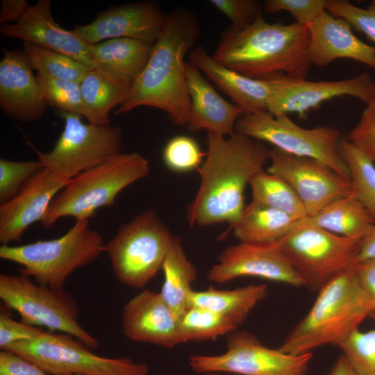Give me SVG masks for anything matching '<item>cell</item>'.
I'll return each mask as SVG.
<instances>
[{
    "mask_svg": "<svg viewBox=\"0 0 375 375\" xmlns=\"http://www.w3.org/2000/svg\"><path fill=\"white\" fill-rule=\"evenodd\" d=\"M185 78L190 107L187 128L192 132L205 130L207 133L229 136L243 111L235 103L223 99L191 62H186Z\"/></svg>",
    "mask_w": 375,
    "mask_h": 375,
    "instance_id": "obj_23",
    "label": "cell"
},
{
    "mask_svg": "<svg viewBox=\"0 0 375 375\" xmlns=\"http://www.w3.org/2000/svg\"><path fill=\"white\" fill-rule=\"evenodd\" d=\"M10 309L3 306L0 311V349L22 341L29 340L44 330L24 322H17L10 314Z\"/></svg>",
    "mask_w": 375,
    "mask_h": 375,
    "instance_id": "obj_43",
    "label": "cell"
},
{
    "mask_svg": "<svg viewBox=\"0 0 375 375\" xmlns=\"http://www.w3.org/2000/svg\"><path fill=\"white\" fill-rule=\"evenodd\" d=\"M328 375H357L343 355L333 365Z\"/></svg>",
    "mask_w": 375,
    "mask_h": 375,
    "instance_id": "obj_48",
    "label": "cell"
},
{
    "mask_svg": "<svg viewBox=\"0 0 375 375\" xmlns=\"http://www.w3.org/2000/svg\"><path fill=\"white\" fill-rule=\"evenodd\" d=\"M297 221L292 231L276 243L304 286L319 291L332 278L354 265L359 240Z\"/></svg>",
    "mask_w": 375,
    "mask_h": 375,
    "instance_id": "obj_11",
    "label": "cell"
},
{
    "mask_svg": "<svg viewBox=\"0 0 375 375\" xmlns=\"http://www.w3.org/2000/svg\"><path fill=\"white\" fill-rule=\"evenodd\" d=\"M101 235L90 228L89 219L76 220L62 236L19 245H1L0 258L19 265L21 274L39 285L64 288L67 278L104 252Z\"/></svg>",
    "mask_w": 375,
    "mask_h": 375,
    "instance_id": "obj_6",
    "label": "cell"
},
{
    "mask_svg": "<svg viewBox=\"0 0 375 375\" xmlns=\"http://www.w3.org/2000/svg\"><path fill=\"white\" fill-rule=\"evenodd\" d=\"M65 180L43 167L10 200L0 203V242L21 241L24 232L42 219L51 202L66 185Z\"/></svg>",
    "mask_w": 375,
    "mask_h": 375,
    "instance_id": "obj_18",
    "label": "cell"
},
{
    "mask_svg": "<svg viewBox=\"0 0 375 375\" xmlns=\"http://www.w3.org/2000/svg\"><path fill=\"white\" fill-rule=\"evenodd\" d=\"M308 42L307 26L296 22L271 24L260 17L246 27L230 28L212 57L225 67L255 79L278 74L306 78L311 66Z\"/></svg>",
    "mask_w": 375,
    "mask_h": 375,
    "instance_id": "obj_3",
    "label": "cell"
},
{
    "mask_svg": "<svg viewBox=\"0 0 375 375\" xmlns=\"http://www.w3.org/2000/svg\"><path fill=\"white\" fill-rule=\"evenodd\" d=\"M340 151L349 169L352 195L375 219V163L345 138Z\"/></svg>",
    "mask_w": 375,
    "mask_h": 375,
    "instance_id": "obj_32",
    "label": "cell"
},
{
    "mask_svg": "<svg viewBox=\"0 0 375 375\" xmlns=\"http://www.w3.org/2000/svg\"><path fill=\"white\" fill-rule=\"evenodd\" d=\"M375 322V310L372 311L369 316Z\"/></svg>",
    "mask_w": 375,
    "mask_h": 375,
    "instance_id": "obj_49",
    "label": "cell"
},
{
    "mask_svg": "<svg viewBox=\"0 0 375 375\" xmlns=\"http://www.w3.org/2000/svg\"><path fill=\"white\" fill-rule=\"evenodd\" d=\"M199 34L198 20L190 11L180 8L167 14L147 65L115 115L149 106L165 112L173 124L186 126L190 101L184 58Z\"/></svg>",
    "mask_w": 375,
    "mask_h": 375,
    "instance_id": "obj_2",
    "label": "cell"
},
{
    "mask_svg": "<svg viewBox=\"0 0 375 375\" xmlns=\"http://www.w3.org/2000/svg\"><path fill=\"white\" fill-rule=\"evenodd\" d=\"M312 356L311 352L291 354L268 348L253 335L240 331L228 337L224 353L191 355L189 365L197 373L306 375Z\"/></svg>",
    "mask_w": 375,
    "mask_h": 375,
    "instance_id": "obj_13",
    "label": "cell"
},
{
    "mask_svg": "<svg viewBox=\"0 0 375 375\" xmlns=\"http://www.w3.org/2000/svg\"><path fill=\"white\" fill-rule=\"evenodd\" d=\"M36 78L41 95L47 105L56 108L60 112L83 117L80 83L39 73H37Z\"/></svg>",
    "mask_w": 375,
    "mask_h": 375,
    "instance_id": "obj_35",
    "label": "cell"
},
{
    "mask_svg": "<svg viewBox=\"0 0 375 375\" xmlns=\"http://www.w3.org/2000/svg\"><path fill=\"white\" fill-rule=\"evenodd\" d=\"M206 375H221V374H218V373H208V374H206Z\"/></svg>",
    "mask_w": 375,
    "mask_h": 375,
    "instance_id": "obj_50",
    "label": "cell"
},
{
    "mask_svg": "<svg viewBox=\"0 0 375 375\" xmlns=\"http://www.w3.org/2000/svg\"><path fill=\"white\" fill-rule=\"evenodd\" d=\"M326 10L342 18L374 43L375 49V0L367 8H360L347 0H327Z\"/></svg>",
    "mask_w": 375,
    "mask_h": 375,
    "instance_id": "obj_39",
    "label": "cell"
},
{
    "mask_svg": "<svg viewBox=\"0 0 375 375\" xmlns=\"http://www.w3.org/2000/svg\"><path fill=\"white\" fill-rule=\"evenodd\" d=\"M0 106L19 122L40 119L47 108L24 51L2 49Z\"/></svg>",
    "mask_w": 375,
    "mask_h": 375,
    "instance_id": "obj_22",
    "label": "cell"
},
{
    "mask_svg": "<svg viewBox=\"0 0 375 375\" xmlns=\"http://www.w3.org/2000/svg\"><path fill=\"white\" fill-rule=\"evenodd\" d=\"M269 85L267 112L274 117L294 112L300 117L322 103L349 96L366 105L375 99V80L367 72L336 81H308L278 74L266 78Z\"/></svg>",
    "mask_w": 375,
    "mask_h": 375,
    "instance_id": "obj_14",
    "label": "cell"
},
{
    "mask_svg": "<svg viewBox=\"0 0 375 375\" xmlns=\"http://www.w3.org/2000/svg\"><path fill=\"white\" fill-rule=\"evenodd\" d=\"M373 258H375V221L358 242L355 264Z\"/></svg>",
    "mask_w": 375,
    "mask_h": 375,
    "instance_id": "obj_47",
    "label": "cell"
},
{
    "mask_svg": "<svg viewBox=\"0 0 375 375\" xmlns=\"http://www.w3.org/2000/svg\"><path fill=\"white\" fill-rule=\"evenodd\" d=\"M50 0H40L31 6L23 17L15 24H2L0 33L5 37L22 40L67 55L90 69L95 68L90 55V44L74 31L62 28L53 19Z\"/></svg>",
    "mask_w": 375,
    "mask_h": 375,
    "instance_id": "obj_19",
    "label": "cell"
},
{
    "mask_svg": "<svg viewBox=\"0 0 375 375\" xmlns=\"http://www.w3.org/2000/svg\"><path fill=\"white\" fill-rule=\"evenodd\" d=\"M153 44L130 38H113L90 44L95 68L133 83L147 65Z\"/></svg>",
    "mask_w": 375,
    "mask_h": 375,
    "instance_id": "obj_25",
    "label": "cell"
},
{
    "mask_svg": "<svg viewBox=\"0 0 375 375\" xmlns=\"http://www.w3.org/2000/svg\"><path fill=\"white\" fill-rule=\"evenodd\" d=\"M338 347L357 375H375V328H356Z\"/></svg>",
    "mask_w": 375,
    "mask_h": 375,
    "instance_id": "obj_36",
    "label": "cell"
},
{
    "mask_svg": "<svg viewBox=\"0 0 375 375\" xmlns=\"http://www.w3.org/2000/svg\"><path fill=\"white\" fill-rule=\"evenodd\" d=\"M297 221L283 212L251 201L231 230L240 242L268 244L285 237Z\"/></svg>",
    "mask_w": 375,
    "mask_h": 375,
    "instance_id": "obj_30",
    "label": "cell"
},
{
    "mask_svg": "<svg viewBox=\"0 0 375 375\" xmlns=\"http://www.w3.org/2000/svg\"><path fill=\"white\" fill-rule=\"evenodd\" d=\"M375 219L353 195L338 199L297 223L315 226L344 238L360 240Z\"/></svg>",
    "mask_w": 375,
    "mask_h": 375,
    "instance_id": "obj_27",
    "label": "cell"
},
{
    "mask_svg": "<svg viewBox=\"0 0 375 375\" xmlns=\"http://www.w3.org/2000/svg\"><path fill=\"white\" fill-rule=\"evenodd\" d=\"M24 46L31 67L39 74L81 83L92 69L61 53L28 42H24Z\"/></svg>",
    "mask_w": 375,
    "mask_h": 375,
    "instance_id": "obj_33",
    "label": "cell"
},
{
    "mask_svg": "<svg viewBox=\"0 0 375 375\" xmlns=\"http://www.w3.org/2000/svg\"><path fill=\"white\" fill-rule=\"evenodd\" d=\"M267 294V288L265 284L226 290L209 287L203 291L192 290L190 304V307L204 308L217 312L238 326Z\"/></svg>",
    "mask_w": 375,
    "mask_h": 375,
    "instance_id": "obj_29",
    "label": "cell"
},
{
    "mask_svg": "<svg viewBox=\"0 0 375 375\" xmlns=\"http://www.w3.org/2000/svg\"><path fill=\"white\" fill-rule=\"evenodd\" d=\"M327 0H266L263 10L269 14L281 11L290 12L296 23L308 26L326 10Z\"/></svg>",
    "mask_w": 375,
    "mask_h": 375,
    "instance_id": "obj_40",
    "label": "cell"
},
{
    "mask_svg": "<svg viewBox=\"0 0 375 375\" xmlns=\"http://www.w3.org/2000/svg\"><path fill=\"white\" fill-rule=\"evenodd\" d=\"M122 329L131 341L171 348L181 344L179 320L160 292L143 289L124 306Z\"/></svg>",
    "mask_w": 375,
    "mask_h": 375,
    "instance_id": "obj_20",
    "label": "cell"
},
{
    "mask_svg": "<svg viewBox=\"0 0 375 375\" xmlns=\"http://www.w3.org/2000/svg\"><path fill=\"white\" fill-rule=\"evenodd\" d=\"M207 151L198 169L199 189L187 209L190 227L227 223L230 231L245 208L244 191L265 169L270 149L265 143L235 132L207 133Z\"/></svg>",
    "mask_w": 375,
    "mask_h": 375,
    "instance_id": "obj_1",
    "label": "cell"
},
{
    "mask_svg": "<svg viewBox=\"0 0 375 375\" xmlns=\"http://www.w3.org/2000/svg\"><path fill=\"white\" fill-rule=\"evenodd\" d=\"M237 327L217 312L192 306L179 319L181 342L214 340L233 332Z\"/></svg>",
    "mask_w": 375,
    "mask_h": 375,
    "instance_id": "obj_34",
    "label": "cell"
},
{
    "mask_svg": "<svg viewBox=\"0 0 375 375\" xmlns=\"http://www.w3.org/2000/svg\"><path fill=\"white\" fill-rule=\"evenodd\" d=\"M269 162L266 170L283 178L292 188L307 216L315 215L338 199L352 195L349 179L316 160L272 147Z\"/></svg>",
    "mask_w": 375,
    "mask_h": 375,
    "instance_id": "obj_15",
    "label": "cell"
},
{
    "mask_svg": "<svg viewBox=\"0 0 375 375\" xmlns=\"http://www.w3.org/2000/svg\"><path fill=\"white\" fill-rule=\"evenodd\" d=\"M374 310L375 305L361 288L352 267L320 288L308 312L278 349L300 354L324 345L338 346Z\"/></svg>",
    "mask_w": 375,
    "mask_h": 375,
    "instance_id": "obj_4",
    "label": "cell"
},
{
    "mask_svg": "<svg viewBox=\"0 0 375 375\" xmlns=\"http://www.w3.org/2000/svg\"><path fill=\"white\" fill-rule=\"evenodd\" d=\"M0 299L4 306L18 312L24 323L69 334L90 349L99 346V341L81 325L78 305L64 288L39 285L23 274H1Z\"/></svg>",
    "mask_w": 375,
    "mask_h": 375,
    "instance_id": "obj_8",
    "label": "cell"
},
{
    "mask_svg": "<svg viewBox=\"0 0 375 375\" xmlns=\"http://www.w3.org/2000/svg\"><path fill=\"white\" fill-rule=\"evenodd\" d=\"M132 85L98 68L90 69L80 83L83 117L89 123L109 126L110 111L126 101Z\"/></svg>",
    "mask_w": 375,
    "mask_h": 375,
    "instance_id": "obj_26",
    "label": "cell"
},
{
    "mask_svg": "<svg viewBox=\"0 0 375 375\" xmlns=\"http://www.w3.org/2000/svg\"><path fill=\"white\" fill-rule=\"evenodd\" d=\"M149 172V160L139 153L112 157L70 179L53 198L41 223L49 228L63 217L89 219L99 208L113 206L121 191Z\"/></svg>",
    "mask_w": 375,
    "mask_h": 375,
    "instance_id": "obj_5",
    "label": "cell"
},
{
    "mask_svg": "<svg viewBox=\"0 0 375 375\" xmlns=\"http://www.w3.org/2000/svg\"><path fill=\"white\" fill-rule=\"evenodd\" d=\"M308 26V58L310 65H328L340 58L351 59L375 70V49L360 40L345 19L326 10Z\"/></svg>",
    "mask_w": 375,
    "mask_h": 375,
    "instance_id": "obj_21",
    "label": "cell"
},
{
    "mask_svg": "<svg viewBox=\"0 0 375 375\" xmlns=\"http://www.w3.org/2000/svg\"><path fill=\"white\" fill-rule=\"evenodd\" d=\"M167 14L153 1H142L110 8L98 13L90 23L73 31L93 44L113 38H130L153 44Z\"/></svg>",
    "mask_w": 375,
    "mask_h": 375,
    "instance_id": "obj_17",
    "label": "cell"
},
{
    "mask_svg": "<svg viewBox=\"0 0 375 375\" xmlns=\"http://www.w3.org/2000/svg\"><path fill=\"white\" fill-rule=\"evenodd\" d=\"M162 269L164 281L160 294L179 320L190 308L191 285L197 278L195 267L187 258L179 238L174 236Z\"/></svg>",
    "mask_w": 375,
    "mask_h": 375,
    "instance_id": "obj_28",
    "label": "cell"
},
{
    "mask_svg": "<svg viewBox=\"0 0 375 375\" xmlns=\"http://www.w3.org/2000/svg\"><path fill=\"white\" fill-rule=\"evenodd\" d=\"M206 154L194 139L181 135L171 138L166 143L162 151V160L169 170L186 173L199 169Z\"/></svg>",
    "mask_w": 375,
    "mask_h": 375,
    "instance_id": "obj_37",
    "label": "cell"
},
{
    "mask_svg": "<svg viewBox=\"0 0 375 375\" xmlns=\"http://www.w3.org/2000/svg\"><path fill=\"white\" fill-rule=\"evenodd\" d=\"M0 375H49L39 366L8 350L0 351Z\"/></svg>",
    "mask_w": 375,
    "mask_h": 375,
    "instance_id": "obj_44",
    "label": "cell"
},
{
    "mask_svg": "<svg viewBox=\"0 0 375 375\" xmlns=\"http://www.w3.org/2000/svg\"><path fill=\"white\" fill-rule=\"evenodd\" d=\"M63 130L53 149L42 152L33 149L43 167L69 181L121 153L122 131L119 126L84 123L77 114L60 112Z\"/></svg>",
    "mask_w": 375,
    "mask_h": 375,
    "instance_id": "obj_12",
    "label": "cell"
},
{
    "mask_svg": "<svg viewBox=\"0 0 375 375\" xmlns=\"http://www.w3.org/2000/svg\"><path fill=\"white\" fill-rule=\"evenodd\" d=\"M235 132L269 143L289 154L316 160L349 179L348 167L340 151L341 133L335 127L306 128L288 115L274 117L262 112L243 114L236 123Z\"/></svg>",
    "mask_w": 375,
    "mask_h": 375,
    "instance_id": "obj_10",
    "label": "cell"
},
{
    "mask_svg": "<svg viewBox=\"0 0 375 375\" xmlns=\"http://www.w3.org/2000/svg\"><path fill=\"white\" fill-rule=\"evenodd\" d=\"M174 238L156 212L147 210L122 225L104 252L120 283L144 288L162 269Z\"/></svg>",
    "mask_w": 375,
    "mask_h": 375,
    "instance_id": "obj_7",
    "label": "cell"
},
{
    "mask_svg": "<svg viewBox=\"0 0 375 375\" xmlns=\"http://www.w3.org/2000/svg\"><path fill=\"white\" fill-rule=\"evenodd\" d=\"M189 58L244 114L267 112L269 85L267 80L252 78L225 67L201 47L193 49Z\"/></svg>",
    "mask_w": 375,
    "mask_h": 375,
    "instance_id": "obj_24",
    "label": "cell"
},
{
    "mask_svg": "<svg viewBox=\"0 0 375 375\" xmlns=\"http://www.w3.org/2000/svg\"><path fill=\"white\" fill-rule=\"evenodd\" d=\"M249 185L252 202L283 212L296 220L307 217L301 200L281 177L264 169L253 176Z\"/></svg>",
    "mask_w": 375,
    "mask_h": 375,
    "instance_id": "obj_31",
    "label": "cell"
},
{
    "mask_svg": "<svg viewBox=\"0 0 375 375\" xmlns=\"http://www.w3.org/2000/svg\"><path fill=\"white\" fill-rule=\"evenodd\" d=\"M345 138L375 163V99L366 105L358 122Z\"/></svg>",
    "mask_w": 375,
    "mask_h": 375,
    "instance_id": "obj_41",
    "label": "cell"
},
{
    "mask_svg": "<svg viewBox=\"0 0 375 375\" xmlns=\"http://www.w3.org/2000/svg\"><path fill=\"white\" fill-rule=\"evenodd\" d=\"M353 268L361 288L375 305V258L358 262Z\"/></svg>",
    "mask_w": 375,
    "mask_h": 375,
    "instance_id": "obj_45",
    "label": "cell"
},
{
    "mask_svg": "<svg viewBox=\"0 0 375 375\" xmlns=\"http://www.w3.org/2000/svg\"><path fill=\"white\" fill-rule=\"evenodd\" d=\"M66 333L43 331L31 340L1 350L15 353L49 375H148L149 367L129 358H107L92 353Z\"/></svg>",
    "mask_w": 375,
    "mask_h": 375,
    "instance_id": "obj_9",
    "label": "cell"
},
{
    "mask_svg": "<svg viewBox=\"0 0 375 375\" xmlns=\"http://www.w3.org/2000/svg\"><path fill=\"white\" fill-rule=\"evenodd\" d=\"M31 5L26 0H2L0 11V22L19 21L30 8Z\"/></svg>",
    "mask_w": 375,
    "mask_h": 375,
    "instance_id": "obj_46",
    "label": "cell"
},
{
    "mask_svg": "<svg viewBox=\"0 0 375 375\" xmlns=\"http://www.w3.org/2000/svg\"><path fill=\"white\" fill-rule=\"evenodd\" d=\"M209 3L231 22L232 28H242L260 17L262 4L256 0H210Z\"/></svg>",
    "mask_w": 375,
    "mask_h": 375,
    "instance_id": "obj_42",
    "label": "cell"
},
{
    "mask_svg": "<svg viewBox=\"0 0 375 375\" xmlns=\"http://www.w3.org/2000/svg\"><path fill=\"white\" fill-rule=\"evenodd\" d=\"M252 276L304 286L303 281L276 242L253 244L240 242L226 248L208 270L207 278L216 283Z\"/></svg>",
    "mask_w": 375,
    "mask_h": 375,
    "instance_id": "obj_16",
    "label": "cell"
},
{
    "mask_svg": "<svg viewBox=\"0 0 375 375\" xmlns=\"http://www.w3.org/2000/svg\"><path fill=\"white\" fill-rule=\"evenodd\" d=\"M43 167L39 159L12 161L1 158L0 203H5L13 198L24 183Z\"/></svg>",
    "mask_w": 375,
    "mask_h": 375,
    "instance_id": "obj_38",
    "label": "cell"
}]
</instances>
